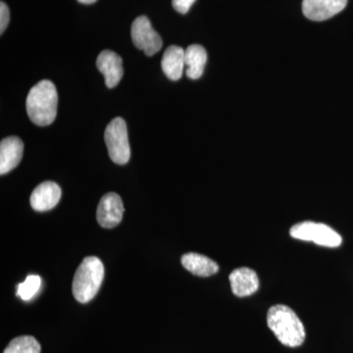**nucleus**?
<instances>
[{
  "instance_id": "f257e3e1",
  "label": "nucleus",
  "mask_w": 353,
  "mask_h": 353,
  "mask_svg": "<svg viewBox=\"0 0 353 353\" xmlns=\"http://www.w3.org/2000/svg\"><path fill=\"white\" fill-rule=\"evenodd\" d=\"M267 324L285 347H297L305 340V330L303 322L289 306H272L267 314Z\"/></svg>"
},
{
  "instance_id": "f03ea898",
  "label": "nucleus",
  "mask_w": 353,
  "mask_h": 353,
  "mask_svg": "<svg viewBox=\"0 0 353 353\" xmlns=\"http://www.w3.org/2000/svg\"><path fill=\"white\" fill-rule=\"evenodd\" d=\"M58 95L54 83L41 81L30 90L26 101L28 116L38 126H48L57 118Z\"/></svg>"
},
{
  "instance_id": "7ed1b4c3",
  "label": "nucleus",
  "mask_w": 353,
  "mask_h": 353,
  "mask_svg": "<svg viewBox=\"0 0 353 353\" xmlns=\"http://www.w3.org/2000/svg\"><path fill=\"white\" fill-rule=\"evenodd\" d=\"M104 266L97 257H85L77 269L73 280V296L81 303L92 301L102 284Z\"/></svg>"
},
{
  "instance_id": "20e7f679",
  "label": "nucleus",
  "mask_w": 353,
  "mask_h": 353,
  "mask_svg": "<svg viewBox=\"0 0 353 353\" xmlns=\"http://www.w3.org/2000/svg\"><path fill=\"white\" fill-rule=\"evenodd\" d=\"M290 234L296 240L312 241L325 248H339L343 243L340 234L336 233L331 227L311 221L294 225L290 229Z\"/></svg>"
},
{
  "instance_id": "39448f33",
  "label": "nucleus",
  "mask_w": 353,
  "mask_h": 353,
  "mask_svg": "<svg viewBox=\"0 0 353 353\" xmlns=\"http://www.w3.org/2000/svg\"><path fill=\"white\" fill-rule=\"evenodd\" d=\"M108 154L114 163L124 165L131 157L127 124L121 117L114 118L104 132Z\"/></svg>"
},
{
  "instance_id": "423d86ee",
  "label": "nucleus",
  "mask_w": 353,
  "mask_h": 353,
  "mask_svg": "<svg viewBox=\"0 0 353 353\" xmlns=\"http://www.w3.org/2000/svg\"><path fill=\"white\" fill-rule=\"evenodd\" d=\"M131 34L134 46L143 50L148 57L154 55L163 46L161 37L154 31L145 16H141L134 21Z\"/></svg>"
},
{
  "instance_id": "0eeeda50",
  "label": "nucleus",
  "mask_w": 353,
  "mask_h": 353,
  "mask_svg": "<svg viewBox=\"0 0 353 353\" xmlns=\"http://www.w3.org/2000/svg\"><path fill=\"white\" fill-rule=\"evenodd\" d=\"M125 209L122 199L115 192H109L102 196L97 208V222L102 228L112 229L122 221Z\"/></svg>"
},
{
  "instance_id": "6e6552de",
  "label": "nucleus",
  "mask_w": 353,
  "mask_h": 353,
  "mask_svg": "<svg viewBox=\"0 0 353 353\" xmlns=\"http://www.w3.org/2000/svg\"><path fill=\"white\" fill-rule=\"evenodd\" d=\"M347 0H303V12L312 21L328 20L343 11Z\"/></svg>"
},
{
  "instance_id": "1a4fd4ad",
  "label": "nucleus",
  "mask_w": 353,
  "mask_h": 353,
  "mask_svg": "<svg viewBox=\"0 0 353 353\" xmlns=\"http://www.w3.org/2000/svg\"><path fill=\"white\" fill-rule=\"evenodd\" d=\"M97 67L104 76L106 85L115 88L124 75L122 58L111 50L102 51L97 59Z\"/></svg>"
},
{
  "instance_id": "9d476101",
  "label": "nucleus",
  "mask_w": 353,
  "mask_h": 353,
  "mask_svg": "<svg viewBox=\"0 0 353 353\" xmlns=\"http://www.w3.org/2000/svg\"><path fill=\"white\" fill-rule=\"evenodd\" d=\"M61 199V189L54 182H44L39 185L31 194V206L39 212L51 210Z\"/></svg>"
},
{
  "instance_id": "9b49d317",
  "label": "nucleus",
  "mask_w": 353,
  "mask_h": 353,
  "mask_svg": "<svg viewBox=\"0 0 353 353\" xmlns=\"http://www.w3.org/2000/svg\"><path fill=\"white\" fill-rule=\"evenodd\" d=\"M24 143L17 137H9L0 143V174L8 173L22 160Z\"/></svg>"
},
{
  "instance_id": "f8f14e48",
  "label": "nucleus",
  "mask_w": 353,
  "mask_h": 353,
  "mask_svg": "<svg viewBox=\"0 0 353 353\" xmlns=\"http://www.w3.org/2000/svg\"><path fill=\"white\" fill-rule=\"evenodd\" d=\"M230 283L233 294L239 297L252 296L259 288L257 274L248 267H241L232 272Z\"/></svg>"
},
{
  "instance_id": "ddd939ff",
  "label": "nucleus",
  "mask_w": 353,
  "mask_h": 353,
  "mask_svg": "<svg viewBox=\"0 0 353 353\" xmlns=\"http://www.w3.org/2000/svg\"><path fill=\"white\" fill-rule=\"evenodd\" d=\"M161 67L167 78L172 81L180 80L185 67V50L181 46H169L162 57Z\"/></svg>"
},
{
  "instance_id": "4468645a",
  "label": "nucleus",
  "mask_w": 353,
  "mask_h": 353,
  "mask_svg": "<svg viewBox=\"0 0 353 353\" xmlns=\"http://www.w3.org/2000/svg\"><path fill=\"white\" fill-rule=\"evenodd\" d=\"M182 265L190 273L199 277H209L219 271V266L216 262L199 253L190 252L183 255Z\"/></svg>"
},
{
  "instance_id": "2eb2a0df",
  "label": "nucleus",
  "mask_w": 353,
  "mask_h": 353,
  "mask_svg": "<svg viewBox=\"0 0 353 353\" xmlns=\"http://www.w3.org/2000/svg\"><path fill=\"white\" fill-rule=\"evenodd\" d=\"M208 62V52L203 46L192 44L185 50V74L192 80H197L203 74Z\"/></svg>"
},
{
  "instance_id": "dca6fc26",
  "label": "nucleus",
  "mask_w": 353,
  "mask_h": 353,
  "mask_svg": "<svg viewBox=\"0 0 353 353\" xmlns=\"http://www.w3.org/2000/svg\"><path fill=\"white\" fill-rule=\"evenodd\" d=\"M3 353H41V345L34 336H18L10 341Z\"/></svg>"
},
{
  "instance_id": "f3484780",
  "label": "nucleus",
  "mask_w": 353,
  "mask_h": 353,
  "mask_svg": "<svg viewBox=\"0 0 353 353\" xmlns=\"http://www.w3.org/2000/svg\"><path fill=\"white\" fill-rule=\"evenodd\" d=\"M41 287V279L38 275H30L24 282L17 285V296L25 301H31Z\"/></svg>"
},
{
  "instance_id": "a211bd4d",
  "label": "nucleus",
  "mask_w": 353,
  "mask_h": 353,
  "mask_svg": "<svg viewBox=\"0 0 353 353\" xmlns=\"http://www.w3.org/2000/svg\"><path fill=\"white\" fill-rule=\"evenodd\" d=\"M10 21V11L3 1L0 2V34H3Z\"/></svg>"
},
{
  "instance_id": "6ab92c4d",
  "label": "nucleus",
  "mask_w": 353,
  "mask_h": 353,
  "mask_svg": "<svg viewBox=\"0 0 353 353\" xmlns=\"http://www.w3.org/2000/svg\"><path fill=\"white\" fill-rule=\"evenodd\" d=\"M194 2H196V0H172L174 9L181 14L189 12L190 7Z\"/></svg>"
},
{
  "instance_id": "aec40b11",
  "label": "nucleus",
  "mask_w": 353,
  "mask_h": 353,
  "mask_svg": "<svg viewBox=\"0 0 353 353\" xmlns=\"http://www.w3.org/2000/svg\"><path fill=\"white\" fill-rule=\"evenodd\" d=\"M78 1L83 4H92L97 2V0H78Z\"/></svg>"
}]
</instances>
